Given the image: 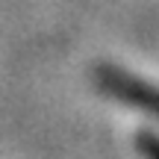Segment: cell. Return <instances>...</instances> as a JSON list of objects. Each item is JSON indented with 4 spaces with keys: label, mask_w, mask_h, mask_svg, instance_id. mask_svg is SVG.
Returning a JSON list of instances; mask_svg holds the SVG:
<instances>
[{
    "label": "cell",
    "mask_w": 159,
    "mask_h": 159,
    "mask_svg": "<svg viewBox=\"0 0 159 159\" xmlns=\"http://www.w3.org/2000/svg\"><path fill=\"white\" fill-rule=\"evenodd\" d=\"M97 85L106 91L115 100L130 103L133 109H142V112L159 118V89L144 80L127 74L121 68H112V65H100L97 68Z\"/></svg>",
    "instance_id": "cell-1"
},
{
    "label": "cell",
    "mask_w": 159,
    "mask_h": 159,
    "mask_svg": "<svg viewBox=\"0 0 159 159\" xmlns=\"http://www.w3.org/2000/svg\"><path fill=\"white\" fill-rule=\"evenodd\" d=\"M136 148L144 159H159V136L156 133H142L136 139Z\"/></svg>",
    "instance_id": "cell-2"
}]
</instances>
